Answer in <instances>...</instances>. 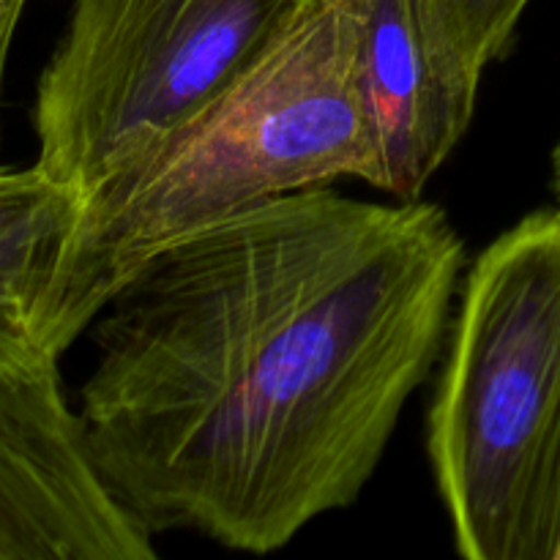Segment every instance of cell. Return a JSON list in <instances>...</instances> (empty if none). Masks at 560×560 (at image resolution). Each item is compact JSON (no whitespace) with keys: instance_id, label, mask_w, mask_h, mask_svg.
Here are the masks:
<instances>
[{"instance_id":"9","label":"cell","mask_w":560,"mask_h":560,"mask_svg":"<svg viewBox=\"0 0 560 560\" xmlns=\"http://www.w3.org/2000/svg\"><path fill=\"white\" fill-rule=\"evenodd\" d=\"M25 3L27 0H0V98H3V80L5 66H9L11 42H14V31L20 25Z\"/></svg>"},{"instance_id":"6","label":"cell","mask_w":560,"mask_h":560,"mask_svg":"<svg viewBox=\"0 0 560 560\" xmlns=\"http://www.w3.org/2000/svg\"><path fill=\"white\" fill-rule=\"evenodd\" d=\"M355 85L370 126L372 186L419 200L476 109L479 85L443 63L421 0H353Z\"/></svg>"},{"instance_id":"8","label":"cell","mask_w":560,"mask_h":560,"mask_svg":"<svg viewBox=\"0 0 560 560\" xmlns=\"http://www.w3.org/2000/svg\"><path fill=\"white\" fill-rule=\"evenodd\" d=\"M430 36L459 80L479 85L492 60L506 52L530 0H421Z\"/></svg>"},{"instance_id":"1","label":"cell","mask_w":560,"mask_h":560,"mask_svg":"<svg viewBox=\"0 0 560 560\" xmlns=\"http://www.w3.org/2000/svg\"><path fill=\"white\" fill-rule=\"evenodd\" d=\"M438 206L290 191L159 252L96 323L80 416L151 534L273 552L355 503L443 342Z\"/></svg>"},{"instance_id":"10","label":"cell","mask_w":560,"mask_h":560,"mask_svg":"<svg viewBox=\"0 0 560 560\" xmlns=\"http://www.w3.org/2000/svg\"><path fill=\"white\" fill-rule=\"evenodd\" d=\"M552 186H556V217L560 224V140L556 145V153H552Z\"/></svg>"},{"instance_id":"4","label":"cell","mask_w":560,"mask_h":560,"mask_svg":"<svg viewBox=\"0 0 560 560\" xmlns=\"http://www.w3.org/2000/svg\"><path fill=\"white\" fill-rule=\"evenodd\" d=\"M301 0H74L38 77L36 167L85 206L217 102Z\"/></svg>"},{"instance_id":"7","label":"cell","mask_w":560,"mask_h":560,"mask_svg":"<svg viewBox=\"0 0 560 560\" xmlns=\"http://www.w3.org/2000/svg\"><path fill=\"white\" fill-rule=\"evenodd\" d=\"M82 202L36 164L0 167V361L60 359L55 304Z\"/></svg>"},{"instance_id":"2","label":"cell","mask_w":560,"mask_h":560,"mask_svg":"<svg viewBox=\"0 0 560 560\" xmlns=\"http://www.w3.org/2000/svg\"><path fill=\"white\" fill-rule=\"evenodd\" d=\"M353 0H301L271 47L200 115L82 206L55 304L66 353L159 252L290 191L372 180Z\"/></svg>"},{"instance_id":"5","label":"cell","mask_w":560,"mask_h":560,"mask_svg":"<svg viewBox=\"0 0 560 560\" xmlns=\"http://www.w3.org/2000/svg\"><path fill=\"white\" fill-rule=\"evenodd\" d=\"M69 408L58 359L0 361V560H151Z\"/></svg>"},{"instance_id":"3","label":"cell","mask_w":560,"mask_h":560,"mask_svg":"<svg viewBox=\"0 0 560 560\" xmlns=\"http://www.w3.org/2000/svg\"><path fill=\"white\" fill-rule=\"evenodd\" d=\"M430 457L470 560H560V224L525 217L470 268Z\"/></svg>"}]
</instances>
